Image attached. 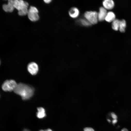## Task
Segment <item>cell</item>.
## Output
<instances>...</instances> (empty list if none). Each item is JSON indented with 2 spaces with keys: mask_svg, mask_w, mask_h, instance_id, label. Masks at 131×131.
I'll return each mask as SVG.
<instances>
[{
  "mask_svg": "<svg viewBox=\"0 0 131 131\" xmlns=\"http://www.w3.org/2000/svg\"><path fill=\"white\" fill-rule=\"evenodd\" d=\"M69 16L73 18H75L79 16L80 13L79 11L77 8L74 7L71 8L69 10L68 12Z\"/></svg>",
  "mask_w": 131,
  "mask_h": 131,
  "instance_id": "obj_9",
  "label": "cell"
},
{
  "mask_svg": "<svg viewBox=\"0 0 131 131\" xmlns=\"http://www.w3.org/2000/svg\"><path fill=\"white\" fill-rule=\"evenodd\" d=\"M107 12L106 9L103 7H101L98 13V21H101L105 20Z\"/></svg>",
  "mask_w": 131,
  "mask_h": 131,
  "instance_id": "obj_6",
  "label": "cell"
},
{
  "mask_svg": "<svg viewBox=\"0 0 131 131\" xmlns=\"http://www.w3.org/2000/svg\"><path fill=\"white\" fill-rule=\"evenodd\" d=\"M16 94L20 95L23 100L30 98L33 95L34 89L30 86L22 83L17 85L14 91Z\"/></svg>",
  "mask_w": 131,
  "mask_h": 131,
  "instance_id": "obj_1",
  "label": "cell"
},
{
  "mask_svg": "<svg viewBox=\"0 0 131 131\" xmlns=\"http://www.w3.org/2000/svg\"><path fill=\"white\" fill-rule=\"evenodd\" d=\"M121 131H128V130L126 128H124L121 130Z\"/></svg>",
  "mask_w": 131,
  "mask_h": 131,
  "instance_id": "obj_23",
  "label": "cell"
},
{
  "mask_svg": "<svg viewBox=\"0 0 131 131\" xmlns=\"http://www.w3.org/2000/svg\"><path fill=\"white\" fill-rule=\"evenodd\" d=\"M84 16L91 25L96 24L98 21V13L95 11L86 12L84 14Z\"/></svg>",
  "mask_w": 131,
  "mask_h": 131,
  "instance_id": "obj_2",
  "label": "cell"
},
{
  "mask_svg": "<svg viewBox=\"0 0 131 131\" xmlns=\"http://www.w3.org/2000/svg\"><path fill=\"white\" fill-rule=\"evenodd\" d=\"M27 69L29 72L33 75L36 74L39 70L37 64L34 62L30 63L28 65Z\"/></svg>",
  "mask_w": 131,
  "mask_h": 131,
  "instance_id": "obj_5",
  "label": "cell"
},
{
  "mask_svg": "<svg viewBox=\"0 0 131 131\" xmlns=\"http://www.w3.org/2000/svg\"><path fill=\"white\" fill-rule=\"evenodd\" d=\"M103 7L106 9H112L114 6V2L112 0H105L102 2Z\"/></svg>",
  "mask_w": 131,
  "mask_h": 131,
  "instance_id": "obj_8",
  "label": "cell"
},
{
  "mask_svg": "<svg viewBox=\"0 0 131 131\" xmlns=\"http://www.w3.org/2000/svg\"><path fill=\"white\" fill-rule=\"evenodd\" d=\"M44 1L46 3H50L51 1V0H44Z\"/></svg>",
  "mask_w": 131,
  "mask_h": 131,
  "instance_id": "obj_20",
  "label": "cell"
},
{
  "mask_svg": "<svg viewBox=\"0 0 131 131\" xmlns=\"http://www.w3.org/2000/svg\"><path fill=\"white\" fill-rule=\"evenodd\" d=\"M126 26V23L124 19L120 20L119 29L121 32H124L125 31Z\"/></svg>",
  "mask_w": 131,
  "mask_h": 131,
  "instance_id": "obj_13",
  "label": "cell"
},
{
  "mask_svg": "<svg viewBox=\"0 0 131 131\" xmlns=\"http://www.w3.org/2000/svg\"><path fill=\"white\" fill-rule=\"evenodd\" d=\"M39 131H52L51 129H48L46 130H41Z\"/></svg>",
  "mask_w": 131,
  "mask_h": 131,
  "instance_id": "obj_22",
  "label": "cell"
},
{
  "mask_svg": "<svg viewBox=\"0 0 131 131\" xmlns=\"http://www.w3.org/2000/svg\"><path fill=\"white\" fill-rule=\"evenodd\" d=\"M28 12L38 13V11L36 7L32 6L30 7L29 9L28 10Z\"/></svg>",
  "mask_w": 131,
  "mask_h": 131,
  "instance_id": "obj_17",
  "label": "cell"
},
{
  "mask_svg": "<svg viewBox=\"0 0 131 131\" xmlns=\"http://www.w3.org/2000/svg\"><path fill=\"white\" fill-rule=\"evenodd\" d=\"M28 12V10L27 8H25L19 11L18 14L19 15L22 16L27 14Z\"/></svg>",
  "mask_w": 131,
  "mask_h": 131,
  "instance_id": "obj_16",
  "label": "cell"
},
{
  "mask_svg": "<svg viewBox=\"0 0 131 131\" xmlns=\"http://www.w3.org/2000/svg\"><path fill=\"white\" fill-rule=\"evenodd\" d=\"M79 22L83 26L88 27L91 24L86 19L81 18L80 19Z\"/></svg>",
  "mask_w": 131,
  "mask_h": 131,
  "instance_id": "obj_15",
  "label": "cell"
},
{
  "mask_svg": "<svg viewBox=\"0 0 131 131\" xmlns=\"http://www.w3.org/2000/svg\"><path fill=\"white\" fill-rule=\"evenodd\" d=\"M115 13L112 11L107 12L105 19L106 21L110 22H112L115 19Z\"/></svg>",
  "mask_w": 131,
  "mask_h": 131,
  "instance_id": "obj_10",
  "label": "cell"
},
{
  "mask_svg": "<svg viewBox=\"0 0 131 131\" xmlns=\"http://www.w3.org/2000/svg\"><path fill=\"white\" fill-rule=\"evenodd\" d=\"M23 131H30L29 130L26 129H25Z\"/></svg>",
  "mask_w": 131,
  "mask_h": 131,
  "instance_id": "obj_24",
  "label": "cell"
},
{
  "mask_svg": "<svg viewBox=\"0 0 131 131\" xmlns=\"http://www.w3.org/2000/svg\"><path fill=\"white\" fill-rule=\"evenodd\" d=\"M13 6L18 11L25 8H27L28 4L22 0H14Z\"/></svg>",
  "mask_w": 131,
  "mask_h": 131,
  "instance_id": "obj_4",
  "label": "cell"
},
{
  "mask_svg": "<svg viewBox=\"0 0 131 131\" xmlns=\"http://www.w3.org/2000/svg\"><path fill=\"white\" fill-rule=\"evenodd\" d=\"M27 15L29 18L32 21H35L39 19V16L38 13L28 12Z\"/></svg>",
  "mask_w": 131,
  "mask_h": 131,
  "instance_id": "obj_11",
  "label": "cell"
},
{
  "mask_svg": "<svg viewBox=\"0 0 131 131\" xmlns=\"http://www.w3.org/2000/svg\"><path fill=\"white\" fill-rule=\"evenodd\" d=\"M84 131H95L92 128L90 127H86L84 128Z\"/></svg>",
  "mask_w": 131,
  "mask_h": 131,
  "instance_id": "obj_18",
  "label": "cell"
},
{
  "mask_svg": "<svg viewBox=\"0 0 131 131\" xmlns=\"http://www.w3.org/2000/svg\"><path fill=\"white\" fill-rule=\"evenodd\" d=\"M111 115L114 119H117V116L114 113L112 112L111 113Z\"/></svg>",
  "mask_w": 131,
  "mask_h": 131,
  "instance_id": "obj_19",
  "label": "cell"
},
{
  "mask_svg": "<svg viewBox=\"0 0 131 131\" xmlns=\"http://www.w3.org/2000/svg\"><path fill=\"white\" fill-rule=\"evenodd\" d=\"M117 121V119H114L112 121V123L113 124H115L116 123Z\"/></svg>",
  "mask_w": 131,
  "mask_h": 131,
  "instance_id": "obj_21",
  "label": "cell"
},
{
  "mask_svg": "<svg viewBox=\"0 0 131 131\" xmlns=\"http://www.w3.org/2000/svg\"><path fill=\"white\" fill-rule=\"evenodd\" d=\"M120 20L115 19L112 22V29L115 31H117L119 29Z\"/></svg>",
  "mask_w": 131,
  "mask_h": 131,
  "instance_id": "obj_14",
  "label": "cell"
},
{
  "mask_svg": "<svg viewBox=\"0 0 131 131\" xmlns=\"http://www.w3.org/2000/svg\"><path fill=\"white\" fill-rule=\"evenodd\" d=\"M14 0H8L7 4H4L2 6L3 9L6 12H12L14 9L13 6Z\"/></svg>",
  "mask_w": 131,
  "mask_h": 131,
  "instance_id": "obj_7",
  "label": "cell"
},
{
  "mask_svg": "<svg viewBox=\"0 0 131 131\" xmlns=\"http://www.w3.org/2000/svg\"><path fill=\"white\" fill-rule=\"evenodd\" d=\"M38 112L37 113V116L39 118H42L46 116L45 111L42 107L37 108Z\"/></svg>",
  "mask_w": 131,
  "mask_h": 131,
  "instance_id": "obj_12",
  "label": "cell"
},
{
  "mask_svg": "<svg viewBox=\"0 0 131 131\" xmlns=\"http://www.w3.org/2000/svg\"><path fill=\"white\" fill-rule=\"evenodd\" d=\"M17 84L14 80H7L3 84L2 88V90L5 91H11L14 90Z\"/></svg>",
  "mask_w": 131,
  "mask_h": 131,
  "instance_id": "obj_3",
  "label": "cell"
}]
</instances>
